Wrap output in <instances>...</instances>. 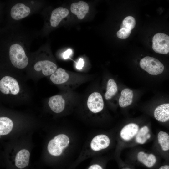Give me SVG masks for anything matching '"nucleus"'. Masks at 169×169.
<instances>
[{
	"mask_svg": "<svg viewBox=\"0 0 169 169\" xmlns=\"http://www.w3.org/2000/svg\"><path fill=\"white\" fill-rule=\"evenodd\" d=\"M89 10V6L88 4L83 1L74 3L70 6L71 12L77 15L79 19H82L84 18L86 14L88 12Z\"/></svg>",
	"mask_w": 169,
	"mask_h": 169,
	"instance_id": "9d476101",
	"label": "nucleus"
},
{
	"mask_svg": "<svg viewBox=\"0 0 169 169\" xmlns=\"http://www.w3.org/2000/svg\"><path fill=\"white\" fill-rule=\"evenodd\" d=\"M19 87L17 81L14 78L6 76L0 81V90L3 94L16 95L19 91Z\"/></svg>",
	"mask_w": 169,
	"mask_h": 169,
	"instance_id": "39448f33",
	"label": "nucleus"
},
{
	"mask_svg": "<svg viewBox=\"0 0 169 169\" xmlns=\"http://www.w3.org/2000/svg\"><path fill=\"white\" fill-rule=\"evenodd\" d=\"M137 159L139 161L149 168L152 167L156 162V157L154 155L148 154L143 151L138 153Z\"/></svg>",
	"mask_w": 169,
	"mask_h": 169,
	"instance_id": "a211bd4d",
	"label": "nucleus"
},
{
	"mask_svg": "<svg viewBox=\"0 0 169 169\" xmlns=\"http://www.w3.org/2000/svg\"><path fill=\"white\" fill-rule=\"evenodd\" d=\"M152 49L156 52L166 54L169 52V36L162 33L155 34L152 39Z\"/></svg>",
	"mask_w": 169,
	"mask_h": 169,
	"instance_id": "20e7f679",
	"label": "nucleus"
},
{
	"mask_svg": "<svg viewBox=\"0 0 169 169\" xmlns=\"http://www.w3.org/2000/svg\"><path fill=\"white\" fill-rule=\"evenodd\" d=\"M69 143V138L67 136L64 134L59 135L49 141L47 146L48 151L52 156H59Z\"/></svg>",
	"mask_w": 169,
	"mask_h": 169,
	"instance_id": "f03ea898",
	"label": "nucleus"
},
{
	"mask_svg": "<svg viewBox=\"0 0 169 169\" xmlns=\"http://www.w3.org/2000/svg\"><path fill=\"white\" fill-rule=\"evenodd\" d=\"M139 131V127L136 124L131 123L125 126L120 133L121 138L125 141H129L136 135Z\"/></svg>",
	"mask_w": 169,
	"mask_h": 169,
	"instance_id": "f8f14e48",
	"label": "nucleus"
},
{
	"mask_svg": "<svg viewBox=\"0 0 169 169\" xmlns=\"http://www.w3.org/2000/svg\"><path fill=\"white\" fill-rule=\"evenodd\" d=\"M30 13L29 7L22 3H18L11 8L10 14L12 18L16 20H20L27 16Z\"/></svg>",
	"mask_w": 169,
	"mask_h": 169,
	"instance_id": "6e6552de",
	"label": "nucleus"
},
{
	"mask_svg": "<svg viewBox=\"0 0 169 169\" xmlns=\"http://www.w3.org/2000/svg\"><path fill=\"white\" fill-rule=\"evenodd\" d=\"M135 25V19L131 16H128L122 21L120 30L122 32L131 34V30L134 28Z\"/></svg>",
	"mask_w": 169,
	"mask_h": 169,
	"instance_id": "aec40b11",
	"label": "nucleus"
},
{
	"mask_svg": "<svg viewBox=\"0 0 169 169\" xmlns=\"http://www.w3.org/2000/svg\"><path fill=\"white\" fill-rule=\"evenodd\" d=\"M140 65L142 69L152 75L159 74L164 69V65L160 61L150 56H146L141 59Z\"/></svg>",
	"mask_w": 169,
	"mask_h": 169,
	"instance_id": "7ed1b4c3",
	"label": "nucleus"
},
{
	"mask_svg": "<svg viewBox=\"0 0 169 169\" xmlns=\"http://www.w3.org/2000/svg\"><path fill=\"white\" fill-rule=\"evenodd\" d=\"M158 142L162 150L165 151L169 150V135L166 132L161 131L158 135Z\"/></svg>",
	"mask_w": 169,
	"mask_h": 169,
	"instance_id": "4be33fe9",
	"label": "nucleus"
},
{
	"mask_svg": "<svg viewBox=\"0 0 169 169\" xmlns=\"http://www.w3.org/2000/svg\"><path fill=\"white\" fill-rule=\"evenodd\" d=\"M159 169H169V165H164L160 167Z\"/></svg>",
	"mask_w": 169,
	"mask_h": 169,
	"instance_id": "bb28decb",
	"label": "nucleus"
},
{
	"mask_svg": "<svg viewBox=\"0 0 169 169\" xmlns=\"http://www.w3.org/2000/svg\"><path fill=\"white\" fill-rule=\"evenodd\" d=\"M154 115L155 119L161 122L169 120V103L161 104L155 109Z\"/></svg>",
	"mask_w": 169,
	"mask_h": 169,
	"instance_id": "ddd939ff",
	"label": "nucleus"
},
{
	"mask_svg": "<svg viewBox=\"0 0 169 169\" xmlns=\"http://www.w3.org/2000/svg\"><path fill=\"white\" fill-rule=\"evenodd\" d=\"M84 62L83 59L80 58L77 63L76 68L78 69H82L84 67Z\"/></svg>",
	"mask_w": 169,
	"mask_h": 169,
	"instance_id": "b1692460",
	"label": "nucleus"
},
{
	"mask_svg": "<svg viewBox=\"0 0 169 169\" xmlns=\"http://www.w3.org/2000/svg\"><path fill=\"white\" fill-rule=\"evenodd\" d=\"M104 102L101 94L95 92L91 94L87 100V106L89 109L93 113L101 111L104 107Z\"/></svg>",
	"mask_w": 169,
	"mask_h": 169,
	"instance_id": "423d86ee",
	"label": "nucleus"
},
{
	"mask_svg": "<svg viewBox=\"0 0 169 169\" xmlns=\"http://www.w3.org/2000/svg\"><path fill=\"white\" fill-rule=\"evenodd\" d=\"M72 50L70 49H68L64 52L63 54V57L65 59L68 58L72 54Z\"/></svg>",
	"mask_w": 169,
	"mask_h": 169,
	"instance_id": "a878e982",
	"label": "nucleus"
},
{
	"mask_svg": "<svg viewBox=\"0 0 169 169\" xmlns=\"http://www.w3.org/2000/svg\"><path fill=\"white\" fill-rule=\"evenodd\" d=\"M87 169H104L102 166L100 164L94 163L90 166Z\"/></svg>",
	"mask_w": 169,
	"mask_h": 169,
	"instance_id": "393cba45",
	"label": "nucleus"
},
{
	"mask_svg": "<svg viewBox=\"0 0 169 169\" xmlns=\"http://www.w3.org/2000/svg\"><path fill=\"white\" fill-rule=\"evenodd\" d=\"M9 58L12 64L15 67L23 69L27 66L28 59L21 46L18 44H12L9 51Z\"/></svg>",
	"mask_w": 169,
	"mask_h": 169,
	"instance_id": "f257e3e1",
	"label": "nucleus"
},
{
	"mask_svg": "<svg viewBox=\"0 0 169 169\" xmlns=\"http://www.w3.org/2000/svg\"><path fill=\"white\" fill-rule=\"evenodd\" d=\"M48 104L51 110L55 113H60L64 108L65 101L61 95H56L51 97Z\"/></svg>",
	"mask_w": 169,
	"mask_h": 169,
	"instance_id": "4468645a",
	"label": "nucleus"
},
{
	"mask_svg": "<svg viewBox=\"0 0 169 169\" xmlns=\"http://www.w3.org/2000/svg\"><path fill=\"white\" fill-rule=\"evenodd\" d=\"M151 137V135L149 134H148L146 136V137L147 139H149Z\"/></svg>",
	"mask_w": 169,
	"mask_h": 169,
	"instance_id": "cd10ccee",
	"label": "nucleus"
},
{
	"mask_svg": "<svg viewBox=\"0 0 169 169\" xmlns=\"http://www.w3.org/2000/svg\"><path fill=\"white\" fill-rule=\"evenodd\" d=\"M117 91V87L115 81L110 79L108 81L107 85L106 91L105 94L106 99L109 100L112 98Z\"/></svg>",
	"mask_w": 169,
	"mask_h": 169,
	"instance_id": "412c9836",
	"label": "nucleus"
},
{
	"mask_svg": "<svg viewBox=\"0 0 169 169\" xmlns=\"http://www.w3.org/2000/svg\"><path fill=\"white\" fill-rule=\"evenodd\" d=\"M30 154L26 149L20 150L17 154L15 159L16 166L20 169L23 168L28 165Z\"/></svg>",
	"mask_w": 169,
	"mask_h": 169,
	"instance_id": "2eb2a0df",
	"label": "nucleus"
},
{
	"mask_svg": "<svg viewBox=\"0 0 169 169\" xmlns=\"http://www.w3.org/2000/svg\"><path fill=\"white\" fill-rule=\"evenodd\" d=\"M149 131V129L147 126H145L141 127L136 135V142L141 144L144 143L147 140L146 136Z\"/></svg>",
	"mask_w": 169,
	"mask_h": 169,
	"instance_id": "5701e85b",
	"label": "nucleus"
},
{
	"mask_svg": "<svg viewBox=\"0 0 169 169\" xmlns=\"http://www.w3.org/2000/svg\"><path fill=\"white\" fill-rule=\"evenodd\" d=\"M69 78L68 74L62 68L58 69L50 77L51 81L56 84L64 83L66 82Z\"/></svg>",
	"mask_w": 169,
	"mask_h": 169,
	"instance_id": "dca6fc26",
	"label": "nucleus"
},
{
	"mask_svg": "<svg viewBox=\"0 0 169 169\" xmlns=\"http://www.w3.org/2000/svg\"><path fill=\"white\" fill-rule=\"evenodd\" d=\"M34 69L37 71L42 70L43 75L48 76L52 74L57 69L56 64L48 60H44L37 62L34 66Z\"/></svg>",
	"mask_w": 169,
	"mask_h": 169,
	"instance_id": "0eeeda50",
	"label": "nucleus"
},
{
	"mask_svg": "<svg viewBox=\"0 0 169 169\" xmlns=\"http://www.w3.org/2000/svg\"><path fill=\"white\" fill-rule=\"evenodd\" d=\"M133 96L131 90L129 88L123 89L121 92L119 100L120 107L124 108L130 105L132 103Z\"/></svg>",
	"mask_w": 169,
	"mask_h": 169,
	"instance_id": "f3484780",
	"label": "nucleus"
},
{
	"mask_svg": "<svg viewBox=\"0 0 169 169\" xmlns=\"http://www.w3.org/2000/svg\"><path fill=\"white\" fill-rule=\"evenodd\" d=\"M13 126L12 120L7 117L0 118V135L8 134L12 131Z\"/></svg>",
	"mask_w": 169,
	"mask_h": 169,
	"instance_id": "6ab92c4d",
	"label": "nucleus"
},
{
	"mask_svg": "<svg viewBox=\"0 0 169 169\" xmlns=\"http://www.w3.org/2000/svg\"><path fill=\"white\" fill-rule=\"evenodd\" d=\"M110 143L108 137L105 135L101 134L96 136L92 139L90 147L93 150L98 151L106 148Z\"/></svg>",
	"mask_w": 169,
	"mask_h": 169,
	"instance_id": "1a4fd4ad",
	"label": "nucleus"
},
{
	"mask_svg": "<svg viewBox=\"0 0 169 169\" xmlns=\"http://www.w3.org/2000/svg\"><path fill=\"white\" fill-rule=\"evenodd\" d=\"M122 169H128V168H123Z\"/></svg>",
	"mask_w": 169,
	"mask_h": 169,
	"instance_id": "c85d7f7f",
	"label": "nucleus"
},
{
	"mask_svg": "<svg viewBox=\"0 0 169 169\" xmlns=\"http://www.w3.org/2000/svg\"><path fill=\"white\" fill-rule=\"evenodd\" d=\"M69 14L68 10L61 7L53 10L51 13L50 22L53 27L57 26L61 20L66 17Z\"/></svg>",
	"mask_w": 169,
	"mask_h": 169,
	"instance_id": "9b49d317",
	"label": "nucleus"
}]
</instances>
